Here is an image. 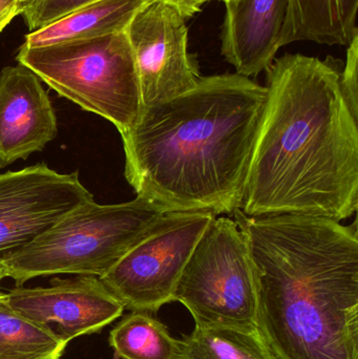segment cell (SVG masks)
<instances>
[{"label": "cell", "instance_id": "obj_22", "mask_svg": "<svg viewBox=\"0 0 358 359\" xmlns=\"http://www.w3.org/2000/svg\"><path fill=\"white\" fill-rule=\"evenodd\" d=\"M4 278H6V267H4V264L0 262V282H1Z\"/></svg>", "mask_w": 358, "mask_h": 359}, {"label": "cell", "instance_id": "obj_9", "mask_svg": "<svg viewBox=\"0 0 358 359\" xmlns=\"http://www.w3.org/2000/svg\"><path fill=\"white\" fill-rule=\"evenodd\" d=\"M92 200L78 172L58 174L38 164L0 175V262L29 246L76 207Z\"/></svg>", "mask_w": 358, "mask_h": 359}, {"label": "cell", "instance_id": "obj_8", "mask_svg": "<svg viewBox=\"0 0 358 359\" xmlns=\"http://www.w3.org/2000/svg\"><path fill=\"white\" fill-rule=\"evenodd\" d=\"M187 21L174 4L151 0L124 31L136 63L143 109L181 96L199 83L202 76L188 50Z\"/></svg>", "mask_w": 358, "mask_h": 359}, {"label": "cell", "instance_id": "obj_19", "mask_svg": "<svg viewBox=\"0 0 358 359\" xmlns=\"http://www.w3.org/2000/svg\"><path fill=\"white\" fill-rule=\"evenodd\" d=\"M347 46L346 63L340 72V88L349 109L358 119V34Z\"/></svg>", "mask_w": 358, "mask_h": 359}, {"label": "cell", "instance_id": "obj_16", "mask_svg": "<svg viewBox=\"0 0 358 359\" xmlns=\"http://www.w3.org/2000/svg\"><path fill=\"white\" fill-rule=\"evenodd\" d=\"M178 359H273L259 331L195 327L180 341Z\"/></svg>", "mask_w": 358, "mask_h": 359}, {"label": "cell", "instance_id": "obj_24", "mask_svg": "<svg viewBox=\"0 0 358 359\" xmlns=\"http://www.w3.org/2000/svg\"><path fill=\"white\" fill-rule=\"evenodd\" d=\"M23 1H25V4H27V2L32 1V0H23Z\"/></svg>", "mask_w": 358, "mask_h": 359}, {"label": "cell", "instance_id": "obj_15", "mask_svg": "<svg viewBox=\"0 0 358 359\" xmlns=\"http://www.w3.org/2000/svg\"><path fill=\"white\" fill-rule=\"evenodd\" d=\"M116 359H178L180 341L151 313L132 311L109 334Z\"/></svg>", "mask_w": 358, "mask_h": 359}, {"label": "cell", "instance_id": "obj_21", "mask_svg": "<svg viewBox=\"0 0 358 359\" xmlns=\"http://www.w3.org/2000/svg\"><path fill=\"white\" fill-rule=\"evenodd\" d=\"M210 1H222L225 4L228 0H183L180 8L181 13L189 20L191 17L195 16L197 13L201 11L204 4Z\"/></svg>", "mask_w": 358, "mask_h": 359}, {"label": "cell", "instance_id": "obj_1", "mask_svg": "<svg viewBox=\"0 0 358 359\" xmlns=\"http://www.w3.org/2000/svg\"><path fill=\"white\" fill-rule=\"evenodd\" d=\"M266 107L241 210L340 222L358 207V119L336 61L285 54L266 69Z\"/></svg>", "mask_w": 358, "mask_h": 359}, {"label": "cell", "instance_id": "obj_17", "mask_svg": "<svg viewBox=\"0 0 358 359\" xmlns=\"http://www.w3.org/2000/svg\"><path fill=\"white\" fill-rule=\"evenodd\" d=\"M67 344L12 309L0 293V359H60Z\"/></svg>", "mask_w": 358, "mask_h": 359}, {"label": "cell", "instance_id": "obj_4", "mask_svg": "<svg viewBox=\"0 0 358 359\" xmlns=\"http://www.w3.org/2000/svg\"><path fill=\"white\" fill-rule=\"evenodd\" d=\"M142 196L120 204L76 207L29 246L4 262L17 286L37 276H104L163 217Z\"/></svg>", "mask_w": 358, "mask_h": 359}, {"label": "cell", "instance_id": "obj_5", "mask_svg": "<svg viewBox=\"0 0 358 359\" xmlns=\"http://www.w3.org/2000/svg\"><path fill=\"white\" fill-rule=\"evenodd\" d=\"M17 61L61 97L125 134L142 111L140 84L125 32L41 48L21 46Z\"/></svg>", "mask_w": 358, "mask_h": 359}, {"label": "cell", "instance_id": "obj_13", "mask_svg": "<svg viewBox=\"0 0 358 359\" xmlns=\"http://www.w3.org/2000/svg\"><path fill=\"white\" fill-rule=\"evenodd\" d=\"M151 0H97L25 36V48H41L125 31L137 12Z\"/></svg>", "mask_w": 358, "mask_h": 359}, {"label": "cell", "instance_id": "obj_18", "mask_svg": "<svg viewBox=\"0 0 358 359\" xmlns=\"http://www.w3.org/2000/svg\"><path fill=\"white\" fill-rule=\"evenodd\" d=\"M95 1L97 0H32L25 4L22 15L29 32L38 31Z\"/></svg>", "mask_w": 358, "mask_h": 359}, {"label": "cell", "instance_id": "obj_6", "mask_svg": "<svg viewBox=\"0 0 358 359\" xmlns=\"http://www.w3.org/2000/svg\"><path fill=\"white\" fill-rule=\"evenodd\" d=\"M195 327L259 331L258 295L245 238L235 219L214 217L195 245L174 294Z\"/></svg>", "mask_w": 358, "mask_h": 359}, {"label": "cell", "instance_id": "obj_3", "mask_svg": "<svg viewBox=\"0 0 358 359\" xmlns=\"http://www.w3.org/2000/svg\"><path fill=\"white\" fill-rule=\"evenodd\" d=\"M273 359H358L357 223L313 215L233 213Z\"/></svg>", "mask_w": 358, "mask_h": 359}, {"label": "cell", "instance_id": "obj_14", "mask_svg": "<svg viewBox=\"0 0 358 359\" xmlns=\"http://www.w3.org/2000/svg\"><path fill=\"white\" fill-rule=\"evenodd\" d=\"M358 0H289L282 44L348 46L358 34Z\"/></svg>", "mask_w": 358, "mask_h": 359}, {"label": "cell", "instance_id": "obj_2", "mask_svg": "<svg viewBox=\"0 0 358 359\" xmlns=\"http://www.w3.org/2000/svg\"><path fill=\"white\" fill-rule=\"evenodd\" d=\"M267 90L239 74L201 77L189 92L145 107L122 134L125 177L166 212L241 208Z\"/></svg>", "mask_w": 358, "mask_h": 359}, {"label": "cell", "instance_id": "obj_12", "mask_svg": "<svg viewBox=\"0 0 358 359\" xmlns=\"http://www.w3.org/2000/svg\"><path fill=\"white\" fill-rule=\"evenodd\" d=\"M221 52L235 73L256 77L266 71L283 46L289 0L225 2Z\"/></svg>", "mask_w": 358, "mask_h": 359}, {"label": "cell", "instance_id": "obj_7", "mask_svg": "<svg viewBox=\"0 0 358 359\" xmlns=\"http://www.w3.org/2000/svg\"><path fill=\"white\" fill-rule=\"evenodd\" d=\"M212 211H172L100 278L132 311L156 313L174 302L181 274L212 219Z\"/></svg>", "mask_w": 358, "mask_h": 359}, {"label": "cell", "instance_id": "obj_20", "mask_svg": "<svg viewBox=\"0 0 358 359\" xmlns=\"http://www.w3.org/2000/svg\"><path fill=\"white\" fill-rule=\"evenodd\" d=\"M25 4L23 0H0V33L15 17L22 14Z\"/></svg>", "mask_w": 358, "mask_h": 359}, {"label": "cell", "instance_id": "obj_23", "mask_svg": "<svg viewBox=\"0 0 358 359\" xmlns=\"http://www.w3.org/2000/svg\"><path fill=\"white\" fill-rule=\"evenodd\" d=\"M166 1L170 2V4H174L177 8L180 10L181 4H182L183 0H166Z\"/></svg>", "mask_w": 358, "mask_h": 359}, {"label": "cell", "instance_id": "obj_10", "mask_svg": "<svg viewBox=\"0 0 358 359\" xmlns=\"http://www.w3.org/2000/svg\"><path fill=\"white\" fill-rule=\"evenodd\" d=\"M8 305L46 327L63 343L99 332L123 313V304L97 276L54 278L48 287L17 286L4 293Z\"/></svg>", "mask_w": 358, "mask_h": 359}, {"label": "cell", "instance_id": "obj_11", "mask_svg": "<svg viewBox=\"0 0 358 359\" xmlns=\"http://www.w3.org/2000/svg\"><path fill=\"white\" fill-rule=\"evenodd\" d=\"M57 135V120L41 80L25 65L0 73V168L42 151Z\"/></svg>", "mask_w": 358, "mask_h": 359}]
</instances>
